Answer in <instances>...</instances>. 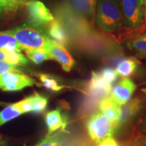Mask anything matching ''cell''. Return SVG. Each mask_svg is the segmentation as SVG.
<instances>
[{
	"instance_id": "obj_2",
	"label": "cell",
	"mask_w": 146,
	"mask_h": 146,
	"mask_svg": "<svg viewBox=\"0 0 146 146\" xmlns=\"http://www.w3.org/2000/svg\"><path fill=\"white\" fill-rule=\"evenodd\" d=\"M55 12L57 16L56 19L65 27L74 40L94 31L89 22L73 10L67 1L58 5Z\"/></svg>"
},
{
	"instance_id": "obj_37",
	"label": "cell",
	"mask_w": 146,
	"mask_h": 146,
	"mask_svg": "<svg viewBox=\"0 0 146 146\" xmlns=\"http://www.w3.org/2000/svg\"><path fill=\"white\" fill-rule=\"evenodd\" d=\"M23 146H25V145H23Z\"/></svg>"
},
{
	"instance_id": "obj_26",
	"label": "cell",
	"mask_w": 146,
	"mask_h": 146,
	"mask_svg": "<svg viewBox=\"0 0 146 146\" xmlns=\"http://www.w3.org/2000/svg\"><path fill=\"white\" fill-rule=\"evenodd\" d=\"M26 2L27 0H6L7 13L15 12Z\"/></svg>"
},
{
	"instance_id": "obj_30",
	"label": "cell",
	"mask_w": 146,
	"mask_h": 146,
	"mask_svg": "<svg viewBox=\"0 0 146 146\" xmlns=\"http://www.w3.org/2000/svg\"><path fill=\"white\" fill-rule=\"evenodd\" d=\"M139 129L142 133H146V116L141 120L139 125Z\"/></svg>"
},
{
	"instance_id": "obj_29",
	"label": "cell",
	"mask_w": 146,
	"mask_h": 146,
	"mask_svg": "<svg viewBox=\"0 0 146 146\" xmlns=\"http://www.w3.org/2000/svg\"><path fill=\"white\" fill-rule=\"evenodd\" d=\"M7 14L6 0H0V17Z\"/></svg>"
},
{
	"instance_id": "obj_7",
	"label": "cell",
	"mask_w": 146,
	"mask_h": 146,
	"mask_svg": "<svg viewBox=\"0 0 146 146\" xmlns=\"http://www.w3.org/2000/svg\"><path fill=\"white\" fill-rule=\"evenodd\" d=\"M36 84L31 76L23 72H9L0 75V89L3 91H18Z\"/></svg>"
},
{
	"instance_id": "obj_34",
	"label": "cell",
	"mask_w": 146,
	"mask_h": 146,
	"mask_svg": "<svg viewBox=\"0 0 146 146\" xmlns=\"http://www.w3.org/2000/svg\"><path fill=\"white\" fill-rule=\"evenodd\" d=\"M143 4H144V8L146 7V0H143Z\"/></svg>"
},
{
	"instance_id": "obj_22",
	"label": "cell",
	"mask_w": 146,
	"mask_h": 146,
	"mask_svg": "<svg viewBox=\"0 0 146 146\" xmlns=\"http://www.w3.org/2000/svg\"><path fill=\"white\" fill-rule=\"evenodd\" d=\"M35 146H68L62 131L52 135H47Z\"/></svg>"
},
{
	"instance_id": "obj_36",
	"label": "cell",
	"mask_w": 146,
	"mask_h": 146,
	"mask_svg": "<svg viewBox=\"0 0 146 146\" xmlns=\"http://www.w3.org/2000/svg\"><path fill=\"white\" fill-rule=\"evenodd\" d=\"M1 138H0V143H1Z\"/></svg>"
},
{
	"instance_id": "obj_10",
	"label": "cell",
	"mask_w": 146,
	"mask_h": 146,
	"mask_svg": "<svg viewBox=\"0 0 146 146\" xmlns=\"http://www.w3.org/2000/svg\"><path fill=\"white\" fill-rule=\"evenodd\" d=\"M45 32L51 40L64 47L72 43V38L68 30L56 18L45 27Z\"/></svg>"
},
{
	"instance_id": "obj_3",
	"label": "cell",
	"mask_w": 146,
	"mask_h": 146,
	"mask_svg": "<svg viewBox=\"0 0 146 146\" xmlns=\"http://www.w3.org/2000/svg\"><path fill=\"white\" fill-rule=\"evenodd\" d=\"M23 50L46 48L50 39L43 29L29 23L23 24L10 30Z\"/></svg>"
},
{
	"instance_id": "obj_8",
	"label": "cell",
	"mask_w": 146,
	"mask_h": 146,
	"mask_svg": "<svg viewBox=\"0 0 146 146\" xmlns=\"http://www.w3.org/2000/svg\"><path fill=\"white\" fill-rule=\"evenodd\" d=\"M45 50L48 51L52 60H56L61 65L65 72H70L75 64V60L64 46L50 39Z\"/></svg>"
},
{
	"instance_id": "obj_27",
	"label": "cell",
	"mask_w": 146,
	"mask_h": 146,
	"mask_svg": "<svg viewBox=\"0 0 146 146\" xmlns=\"http://www.w3.org/2000/svg\"><path fill=\"white\" fill-rule=\"evenodd\" d=\"M128 146H146V133L137 135Z\"/></svg>"
},
{
	"instance_id": "obj_12",
	"label": "cell",
	"mask_w": 146,
	"mask_h": 146,
	"mask_svg": "<svg viewBox=\"0 0 146 146\" xmlns=\"http://www.w3.org/2000/svg\"><path fill=\"white\" fill-rule=\"evenodd\" d=\"M67 2L73 10L88 22L94 19L98 0H67Z\"/></svg>"
},
{
	"instance_id": "obj_20",
	"label": "cell",
	"mask_w": 146,
	"mask_h": 146,
	"mask_svg": "<svg viewBox=\"0 0 146 146\" xmlns=\"http://www.w3.org/2000/svg\"><path fill=\"white\" fill-rule=\"evenodd\" d=\"M36 76L39 78L43 86L47 90L57 92L64 88V86L60 84L59 81L54 76L44 73H37Z\"/></svg>"
},
{
	"instance_id": "obj_24",
	"label": "cell",
	"mask_w": 146,
	"mask_h": 146,
	"mask_svg": "<svg viewBox=\"0 0 146 146\" xmlns=\"http://www.w3.org/2000/svg\"><path fill=\"white\" fill-rule=\"evenodd\" d=\"M23 69L20 66L10 64L0 61V75L9 72H23Z\"/></svg>"
},
{
	"instance_id": "obj_18",
	"label": "cell",
	"mask_w": 146,
	"mask_h": 146,
	"mask_svg": "<svg viewBox=\"0 0 146 146\" xmlns=\"http://www.w3.org/2000/svg\"><path fill=\"white\" fill-rule=\"evenodd\" d=\"M0 48L10 51L23 50L22 47L10 31H0Z\"/></svg>"
},
{
	"instance_id": "obj_13",
	"label": "cell",
	"mask_w": 146,
	"mask_h": 146,
	"mask_svg": "<svg viewBox=\"0 0 146 146\" xmlns=\"http://www.w3.org/2000/svg\"><path fill=\"white\" fill-rule=\"evenodd\" d=\"M98 107L102 114L106 116L114 124L117 129L121 114L120 106L116 104L110 97H108L100 102Z\"/></svg>"
},
{
	"instance_id": "obj_21",
	"label": "cell",
	"mask_w": 146,
	"mask_h": 146,
	"mask_svg": "<svg viewBox=\"0 0 146 146\" xmlns=\"http://www.w3.org/2000/svg\"><path fill=\"white\" fill-rule=\"evenodd\" d=\"M27 58L35 64H41L46 60H52L50 53L45 49L25 50Z\"/></svg>"
},
{
	"instance_id": "obj_32",
	"label": "cell",
	"mask_w": 146,
	"mask_h": 146,
	"mask_svg": "<svg viewBox=\"0 0 146 146\" xmlns=\"http://www.w3.org/2000/svg\"><path fill=\"white\" fill-rule=\"evenodd\" d=\"M0 146H8V143L6 141H1L0 143Z\"/></svg>"
},
{
	"instance_id": "obj_5",
	"label": "cell",
	"mask_w": 146,
	"mask_h": 146,
	"mask_svg": "<svg viewBox=\"0 0 146 146\" xmlns=\"http://www.w3.org/2000/svg\"><path fill=\"white\" fill-rule=\"evenodd\" d=\"M123 22L128 28L137 29L144 21L143 0H120Z\"/></svg>"
},
{
	"instance_id": "obj_35",
	"label": "cell",
	"mask_w": 146,
	"mask_h": 146,
	"mask_svg": "<svg viewBox=\"0 0 146 146\" xmlns=\"http://www.w3.org/2000/svg\"><path fill=\"white\" fill-rule=\"evenodd\" d=\"M2 125V124H1V118H0V126Z\"/></svg>"
},
{
	"instance_id": "obj_31",
	"label": "cell",
	"mask_w": 146,
	"mask_h": 146,
	"mask_svg": "<svg viewBox=\"0 0 146 146\" xmlns=\"http://www.w3.org/2000/svg\"><path fill=\"white\" fill-rule=\"evenodd\" d=\"M8 104H9L7 103V102H0V106H8Z\"/></svg>"
},
{
	"instance_id": "obj_23",
	"label": "cell",
	"mask_w": 146,
	"mask_h": 146,
	"mask_svg": "<svg viewBox=\"0 0 146 146\" xmlns=\"http://www.w3.org/2000/svg\"><path fill=\"white\" fill-rule=\"evenodd\" d=\"M31 103L32 106V112L39 114L46 109L48 100L46 97L35 92L34 94L29 96Z\"/></svg>"
},
{
	"instance_id": "obj_19",
	"label": "cell",
	"mask_w": 146,
	"mask_h": 146,
	"mask_svg": "<svg viewBox=\"0 0 146 146\" xmlns=\"http://www.w3.org/2000/svg\"><path fill=\"white\" fill-rule=\"evenodd\" d=\"M22 114H24L20 108L18 102L8 104L0 112V118L1 120V124L3 125V124L8 123L10 120L18 117Z\"/></svg>"
},
{
	"instance_id": "obj_15",
	"label": "cell",
	"mask_w": 146,
	"mask_h": 146,
	"mask_svg": "<svg viewBox=\"0 0 146 146\" xmlns=\"http://www.w3.org/2000/svg\"><path fill=\"white\" fill-rule=\"evenodd\" d=\"M0 61L16 66H26L28 60L21 51L7 50L0 48Z\"/></svg>"
},
{
	"instance_id": "obj_28",
	"label": "cell",
	"mask_w": 146,
	"mask_h": 146,
	"mask_svg": "<svg viewBox=\"0 0 146 146\" xmlns=\"http://www.w3.org/2000/svg\"><path fill=\"white\" fill-rule=\"evenodd\" d=\"M98 146H119L117 143V141L112 138V137H110L105 139L104 140L100 142Z\"/></svg>"
},
{
	"instance_id": "obj_17",
	"label": "cell",
	"mask_w": 146,
	"mask_h": 146,
	"mask_svg": "<svg viewBox=\"0 0 146 146\" xmlns=\"http://www.w3.org/2000/svg\"><path fill=\"white\" fill-rule=\"evenodd\" d=\"M138 62L134 58H127L118 64L116 72L118 76L127 77L131 75L137 68Z\"/></svg>"
},
{
	"instance_id": "obj_1",
	"label": "cell",
	"mask_w": 146,
	"mask_h": 146,
	"mask_svg": "<svg viewBox=\"0 0 146 146\" xmlns=\"http://www.w3.org/2000/svg\"><path fill=\"white\" fill-rule=\"evenodd\" d=\"M95 18L97 25L104 31L112 33L119 29L123 18L118 0H98Z\"/></svg>"
},
{
	"instance_id": "obj_11",
	"label": "cell",
	"mask_w": 146,
	"mask_h": 146,
	"mask_svg": "<svg viewBox=\"0 0 146 146\" xmlns=\"http://www.w3.org/2000/svg\"><path fill=\"white\" fill-rule=\"evenodd\" d=\"M142 108V102L141 100L139 98H134L130 100L127 102L125 104L122 106L121 114H120V118L119 123H118V128L120 127H125L128 124L131 123L132 120L135 118Z\"/></svg>"
},
{
	"instance_id": "obj_6",
	"label": "cell",
	"mask_w": 146,
	"mask_h": 146,
	"mask_svg": "<svg viewBox=\"0 0 146 146\" xmlns=\"http://www.w3.org/2000/svg\"><path fill=\"white\" fill-rule=\"evenodd\" d=\"M28 23L45 31V27L55 19L45 5L39 0H29L25 3Z\"/></svg>"
},
{
	"instance_id": "obj_25",
	"label": "cell",
	"mask_w": 146,
	"mask_h": 146,
	"mask_svg": "<svg viewBox=\"0 0 146 146\" xmlns=\"http://www.w3.org/2000/svg\"><path fill=\"white\" fill-rule=\"evenodd\" d=\"M100 74H102V76H103L108 82H109V83L111 84H112L114 81H116L118 76L117 73L116 72V70L110 68V67L104 68L101 72H100Z\"/></svg>"
},
{
	"instance_id": "obj_9",
	"label": "cell",
	"mask_w": 146,
	"mask_h": 146,
	"mask_svg": "<svg viewBox=\"0 0 146 146\" xmlns=\"http://www.w3.org/2000/svg\"><path fill=\"white\" fill-rule=\"evenodd\" d=\"M136 87V85L131 78L124 77L112 88L110 98L119 106H123L130 100Z\"/></svg>"
},
{
	"instance_id": "obj_4",
	"label": "cell",
	"mask_w": 146,
	"mask_h": 146,
	"mask_svg": "<svg viewBox=\"0 0 146 146\" xmlns=\"http://www.w3.org/2000/svg\"><path fill=\"white\" fill-rule=\"evenodd\" d=\"M87 129L91 139L99 143L113 135L116 127L107 117L100 112L91 115L87 123Z\"/></svg>"
},
{
	"instance_id": "obj_14",
	"label": "cell",
	"mask_w": 146,
	"mask_h": 146,
	"mask_svg": "<svg viewBox=\"0 0 146 146\" xmlns=\"http://www.w3.org/2000/svg\"><path fill=\"white\" fill-rule=\"evenodd\" d=\"M45 120L48 129L47 135H52L60 129L64 131L66 127V118L62 116L60 108L47 112L45 115Z\"/></svg>"
},
{
	"instance_id": "obj_33",
	"label": "cell",
	"mask_w": 146,
	"mask_h": 146,
	"mask_svg": "<svg viewBox=\"0 0 146 146\" xmlns=\"http://www.w3.org/2000/svg\"><path fill=\"white\" fill-rule=\"evenodd\" d=\"M144 21H145L146 25V7L144 8Z\"/></svg>"
},
{
	"instance_id": "obj_16",
	"label": "cell",
	"mask_w": 146,
	"mask_h": 146,
	"mask_svg": "<svg viewBox=\"0 0 146 146\" xmlns=\"http://www.w3.org/2000/svg\"><path fill=\"white\" fill-rule=\"evenodd\" d=\"M127 45L139 56L146 58V33L133 36L127 42Z\"/></svg>"
}]
</instances>
